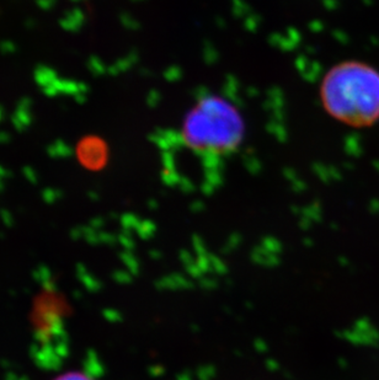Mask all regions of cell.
Listing matches in <instances>:
<instances>
[{
    "label": "cell",
    "instance_id": "cell-14",
    "mask_svg": "<svg viewBox=\"0 0 379 380\" xmlns=\"http://www.w3.org/2000/svg\"><path fill=\"white\" fill-rule=\"evenodd\" d=\"M176 380H192V375H191L190 371H184V373H180L176 376Z\"/></svg>",
    "mask_w": 379,
    "mask_h": 380
},
{
    "label": "cell",
    "instance_id": "cell-10",
    "mask_svg": "<svg viewBox=\"0 0 379 380\" xmlns=\"http://www.w3.org/2000/svg\"><path fill=\"white\" fill-rule=\"evenodd\" d=\"M254 347H255V350L259 353H266L269 351V345L264 340H256L255 344H254Z\"/></svg>",
    "mask_w": 379,
    "mask_h": 380
},
{
    "label": "cell",
    "instance_id": "cell-12",
    "mask_svg": "<svg viewBox=\"0 0 379 380\" xmlns=\"http://www.w3.org/2000/svg\"><path fill=\"white\" fill-rule=\"evenodd\" d=\"M266 367L270 371H278L280 370V363L275 359H267L266 361Z\"/></svg>",
    "mask_w": 379,
    "mask_h": 380
},
{
    "label": "cell",
    "instance_id": "cell-2",
    "mask_svg": "<svg viewBox=\"0 0 379 380\" xmlns=\"http://www.w3.org/2000/svg\"><path fill=\"white\" fill-rule=\"evenodd\" d=\"M185 132L193 147L224 151L238 142L240 119L226 102L208 99L193 108L187 118Z\"/></svg>",
    "mask_w": 379,
    "mask_h": 380
},
{
    "label": "cell",
    "instance_id": "cell-7",
    "mask_svg": "<svg viewBox=\"0 0 379 380\" xmlns=\"http://www.w3.org/2000/svg\"><path fill=\"white\" fill-rule=\"evenodd\" d=\"M264 247L266 248V250H269L270 252L275 254V255H278V256H280V254L282 251V246L280 242H278L276 239H272V238H267L264 240Z\"/></svg>",
    "mask_w": 379,
    "mask_h": 380
},
{
    "label": "cell",
    "instance_id": "cell-6",
    "mask_svg": "<svg viewBox=\"0 0 379 380\" xmlns=\"http://www.w3.org/2000/svg\"><path fill=\"white\" fill-rule=\"evenodd\" d=\"M217 375V369L215 365L204 364L197 369L198 380H213Z\"/></svg>",
    "mask_w": 379,
    "mask_h": 380
},
{
    "label": "cell",
    "instance_id": "cell-1",
    "mask_svg": "<svg viewBox=\"0 0 379 380\" xmlns=\"http://www.w3.org/2000/svg\"><path fill=\"white\" fill-rule=\"evenodd\" d=\"M330 116L351 127L379 119V71L361 62H345L326 74L320 88Z\"/></svg>",
    "mask_w": 379,
    "mask_h": 380
},
{
    "label": "cell",
    "instance_id": "cell-5",
    "mask_svg": "<svg viewBox=\"0 0 379 380\" xmlns=\"http://www.w3.org/2000/svg\"><path fill=\"white\" fill-rule=\"evenodd\" d=\"M209 260H210V268H212V273L218 274V276H224V274L228 273V266L226 265V262L221 259V257L209 254Z\"/></svg>",
    "mask_w": 379,
    "mask_h": 380
},
{
    "label": "cell",
    "instance_id": "cell-8",
    "mask_svg": "<svg viewBox=\"0 0 379 380\" xmlns=\"http://www.w3.org/2000/svg\"><path fill=\"white\" fill-rule=\"evenodd\" d=\"M198 285L204 290H213L218 287V282H217L215 278H212V277L204 276L202 277L201 279H198Z\"/></svg>",
    "mask_w": 379,
    "mask_h": 380
},
{
    "label": "cell",
    "instance_id": "cell-13",
    "mask_svg": "<svg viewBox=\"0 0 379 380\" xmlns=\"http://www.w3.org/2000/svg\"><path fill=\"white\" fill-rule=\"evenodd\" d=\"M150 371H152L150 374H153L154 376H160V375H164L165 369L162 365H154V367L150 368Z\"/></svg>",
    "mask_w": 379,
    "mask_h": 380
},
{
    "label": "cell",
    "instance_id": "cell-4",
    "mask_svg": "<svg viewBox=\"0 0 379 380\" xmlns=\"http://www.w3.org/2000/svg\"><path fill=\"white\" fill-rule=\"evenodd\" d=\"M251 260L254 264L264 267H276L280 265V256L270 252L265 247H256L251 254Z\"/></svg>",
    "mask_w": 379,
    "mask_h": 380
},
{
    "label": "cell",
    "instance_id": "cell-9",
    "mask_svg": "<svg viewBox=\"0 0 379 380\" xmlns=\"http://www.w3.org/2000/svg\"><path fill=\"white\" fill-rule=\"evenodd\" d=\"M179 259H180V261L182 262V265H184L185 267H186V266L191 265V264H193V262L196 261V260H193L192 255H191L189 251H186V250L181 251L180 256H179Z\"/></svg>",
    "mask_w": 379,
    "mask_h": 380
},
{
    "label": "cell",
    "instance_id": "cell-11",
    "mask_svg": "<svg viewBox=\"0 0 379 380\" xmlns=\"http://www.w3.org/2000/svg\"><path fill=\"white\" fill-rule=\"evenodd\" d=\"M57 380H89L87 376L81 375V374H76V373H70V374H65V375L61 376Z\"/></svg>",
    "mask_w": 379,
    "mask_h": 380
},
{
    "label": "cell",
    "instance_id": "cell-3",
    "mask_svg": "<svg viewBox=\"0 0 379 380\" xmlns=\"http://www.w3.org/2000/svg\"><path fill=\"white\" fill-rule=\"evenodd\" d=\"M156 287L162 290H180V289H190L192 288V282L187 277L182 276L180 273L169 274L164 276L156 282Z\"/></svg>",
    "mask_w": 379,
    "mask_h": 380
}]
</instances>
